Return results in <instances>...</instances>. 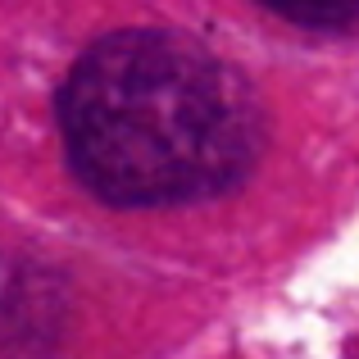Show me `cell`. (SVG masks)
Returning <instances> with one entry per match:
<instances>
[{"label":"cell","mask_w":359,"mask_h":359,"mask_svg":"<svg viewBox=\"0 0 359 359\" xmlns=\"http://www.w3.org/2000/svg\"><path fill=\"white\" fill-rule=\"evenodd\" d=\"M60 128L78 182L118 210L223 196L264 150L250 82L164 27L100 36L60 87Z\"/></svg>","instance_id":"6da1fadb"},{"label":"cell","mask_w":359,"mask_h":359,"mask_svg":"<svg viewBox=\"0 0 359 359\" xmlns=\"http://www.w3.org/2000/svg\"><path fill=\"white\" fill-rule=\"evenodd\" d=\"M264 9L291 18L300 27H323V32H346L355 23V5L359 0H259Z\"/></svg>","instance_id":"7a4b0ae2"}]
</instances>
